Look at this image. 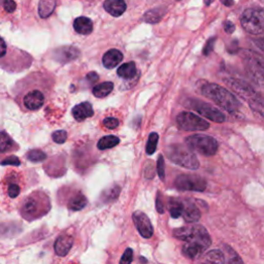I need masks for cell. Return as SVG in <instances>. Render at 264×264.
I'll list each match as a JSON object with an SVG mask.
<instances>
[{
    "mask_svg": "<svg viewBox=\"0 0 264 264\" xmlns=\"http://www.w3.org/2000/svg\"><path fill=\"white\" fill-rule=\"evenodd\" d=\"M201 93L203 96L207 97V98L214 101L215 103H217L223 110L229 113L237 112L240 107V103L237 97L220 85L205 84L202 87Z\"/></svg>",
    "mask_w": 264,
    "mask_h": 264,
    "instance_id": "cell-1",
    "label": "cell"
},
{
    "mask_svg": "<svg viewBox=\"0 0 264 264\" xmlns=\"http://www.w3.org/2000/svg\"><path fill=\"white\" fill-rule=\"evenodd\" d=\"M166 156L171 162L182 168L193 170L199 168V161L196 155L186 145L179 144H170L166 149Z\"/></svg>",
    "mask_w": 264,
    "mask_h": 264,
    "instance_id": "cell-2",
    "label": "cell"
},
{
    "mask_svg": "<svg viewBox=\"0 0 264 264\" xmlns=\"http://www.w3.org/2000/svg\"><path fill=\"white\" fill-rule=\"evenodd\" d=\"M173 237L186 242H196L204 248H209L212 240L208 230L199 224H190L173 230Z\"/></svg>",
    "mask_w": 264,
    "mask_h": 264,
    "instance_id": "cell-3",
    "label": "cell"
},
{
    "mask_svg": "<svg viewBox=\"0 0 264 264\" xmlns=\"http://www.w3.org/2000/svg\"><path fill=\"white\" fill-rule=\"evenodd\" d=\"M186 146L191 151L198 152L203 156H214L217 153L219 144L218 142L210 135L194 134L185 140Z\"/></svg>",
    "mask_w": 264,
    "mask_h": 264,
    "instance_id": "cell-4",
    "label": "cell"
},
{
    "mask_svg": "<svg viewBox=\"0 0 264 264\" xmlns=\"http://www.w3.org/2000/svg\"><path fill=\"white\" fill-rule=\"evenodd\" d=\"M17 100L26 111H37L44 105L46 101V93L38 88L22 89L16 95Z\"/></svg>",
    "mask_w": 264,
    "mask_h": 264,
    "instance_id": "cell-5",
    "label": "cell"
},
{
    "mask_svg": "<svg viewBox=\"0 0 264 264\" xmlns=\"http://www.w3.org/2000/svg\"><path fill=\"white\" fill-rule=\"evenodd\" d=\"M240 23L247 32L257 35L263 32L264 13L262 8H248L240 18Z\"/></svg>",
    "mask_w": 264,
    "mask_h": 264,
    "instance_id": "cell-6",
    "label": "cell"
},
{
    "mask_svg": "<svg viewBox=\"0 0 264 264\" xmlns=\"http://www.w3.org/2000/svg\"><path fill=\"white\" fill-rule=\"evenodd\" d=\"M179 128L186 131H203L210 128V123L191 112H183L177 117Z\"/></svg>",
    "mask_w": 264,
    "mask_h": 264,
    "instance_id": "cell-7",
    "label": "cell"
},
{
    "mask_svg": "<svg viewBox=\"0 0 264 264\" xmlns=\"http://www.w3.org/2000/svg\"><path fill=\"white\" fill-rule=\"evenodd\" d=\"M185 105L189 107V109L197 112L198 114H200L204 118H207L211 121H214L216 123H223L226 119V117L225 115L219 111L216 107L205 103L201 100H197V99H189L187 102L185 103Z\"/></svg>",
    "mask_w": 264,
    "mask_h": 264,
    "instance_id": "cell-8",
    "label": "cell"
},
{
    "mask_svg": "<svg viewBox=\"0 0 264 264\" xmlns=\"http://www.w3.org/2000/svg\"><path fill=\"white\" fill-rule=\"evenodd\" d=\"M50 210V201L44 194H41L40 197H28L26 203L23 207L24 217L35 219L40 216H44Z\"/></svg>",
    "mask_w": 264,
    "mask_h": 264,
    "instance_id": "cell-9",
    "label": "cell"
},
{
    "mask_svg": "<svg viewBox=\"0 0 264 264\" xmlns=\"http://www.w3.org/2000/svg\"><path fill=\"white\" fill-rule=\"evenodd\" d=\"M174 185L181 191L203 192L207 189L208 183L200 175L196 174H180L175 179Z\"/></svg>",
    "mask_w": 264,
    "mask_h": 264,
    "instance_id": "cell-10",
    "label": "cell"
},
{
    "mask_svg": "<svg viewBox=\"0 0 264 264\" xmlns=\"http://www.w3.org/2000/svg\"><path fill=\"white\" fill-rule=\"evenodd\" d=\"M243 64L246 66L248 73L256 81L260 86L263 84V59L257 54L253 52L246 51V54L243 55Z\"/></svg>",
    "mask_w": 264,
    "mask_h": 264,
    "instance_id": "cell-11",
    "label": "cell"
},
{
    "mask_svg": "<svg viewBox=\"0 0 264 264\" xmlns=\"http://www.w3.org/2000/svg\"><path fill=\"white\" fill-rule=\"evenodd\" d=\"M132 220L139 233L144 239H150L153 237L154 228L153 225L146 215L141 211H136L132 214Z\"/></svg>",
    "mask_w": 264,
    "mask_h": 264,
    "instance_id": "cell-12",
    "label": "cell"
},
{
    "mask_svg": "<svg viewBox=\"0 0 264 264\" xmlns=\"http://www.w3.org/2000/svg\"><path fill=\"white\" fill-rule=\"evenodd\" d=\"M79 56L80 51L77 50L76 48L72 46H64L61 48H58L53 52V59L62 64L70 63L77 59Z\"/></svg>",
    "mask_w": 264,
    "mask_h": 264,
    "instance_id": "cell-13",
    "label": "cell"
},
{
    "mask_svg": "<svg viewBox=\"0 0 264 264\" xmlns=\"http://www.w3.org/2000/svg\"><path fill=\"white\" fill-rule=\"evenodd\" d=\"M183 207H182V215L181 216L184 218V220L187 223H196L200 220V211L197 208V205L193 201L186 199L182 200Z\"/></svg>",
    "mask_w": 264,
    "mask_h": 264,
    "instance_id": "cell-14",
    "label": "cell"
},
{
    "mask_svg": "<svg viewBox=\"0 0 264 264\" xmlns=\"http://www.w3.org/2000/svg\"><path fill=\"white\" fill-rule=\"evenodd\" d=\"M230 88L234 90V92H237L240 94L243 98L248 99L249 96H255V91H254L253 88L248 85L246 82L239 81V80H234V79H229L225 81Z\"/></svg>",
    "mask_w": 264,
    "mask_h": 264,
    "instance_id": "cell-15",
    "label": "cell"
},
{
    "mask_svg": "<svg viewBox=\"0 0 264 264\" xmlns=\"http://www.w3.org/2000/svg\"><path fill=\"white\" fill-rule=\"evenodd\" d=\"M72 244H73V239L71 236L63 234V236H60L56 240L54 249L58 256L64 257L72 250Z\"/></svg>",
    "mask_w": 264,
    "mask_h": 264,
    "instance_id": "cell-16",
    "label": "cell"
},
{
    "mask_svg": "<svg viewBox=\"0 0 264 264\" xmlns=\"http://www.w3.org/2000/svg\"><path fill=\"white\" fill-rule=\"evenodd\" d=\"M93 115L94 111L92 104L88 101L77 104L72 109V116L74 120H76L77 122H82L87 118H91Z\"/></svg>",
    "mask_w": 264,
    "mask_h": 264,
    "instance_id": "cell-17",
    "label": "cell"
},
{
    "mask_svg": "<svg viewBox=\"0 0 264 264\" xmlns=\"http://www.w3.org/2000/svg\"><path fill=\"white\" fill-rule=\"evenodd\" d=\"M123 60V54L117 48H111L107 51L102 58L103 66L107 70H113Z\"/></svg>",
    "mask_w": 264,
    "mask_h": 264,
    "instance_id": "cell-18",
    "label": "cell"
},
{
    "mask_svg": "<svg viewBox=\"0 0 264 264\" xmlns=\"http://www.w3.org/2000/svg\"><path fill=\"white\" fill-rule=\"evenodd\" d=\"M103 7L111 16L120 17L125 13L127 6L124 0H105Z\"/></svg>",
    "mask_w": 264,
    "mask_h": 264,
    "instance_id": "cell-19",
    "label": "cell"
},
{
    "mask_svg": "<svg viewBox=\"0 0 264 264\" xmlns=\"http://www.w3.org/2000/svg\"><path fill=\"white\" fill-rule=\"evenodd\" d=\"M73 28L75 32L83 35H88L93 31V23L89 18L79 17L73 22Z\"/></svg>",
    "mask_w": 264,
    "mask_h": 264,
    "instance_id": "cell-20",
    "label": "cell"
},
{
    "mask_svg": "<svg viewBox=\"0 0 264 264\" xmlns=\"http://www.w3.org/2000/svg\"><path fill=\"white\" fill-rule=\"evenodd\" d=\"M207 248L196 242H186L183 247V254L190 259H196L201 256Z\"/></svg>",
    "mask_w": 264,
    "mask_h": 264,
    "instance_id": "cell-21",
    "label": "cell"
},
{
    "mask_svg": "<svg viewBox=\"0 0 264 264\" xmlns=\"http://www.w3.org/2000/svg\"><path fill=\"white\" fill-rule=\"evenodd\" d=\"M165 14H166V7L165 6L154 7L152 9H149V11L144 15L143 20L146 23L156 24L162 20V18L164 17Z\"/></svg>",
    "mask_w": 264,
    "mask_h": 264,
    "instance_id": "cell-22",
    "label": "cell"
},
{
    "mask_svg": "<svg viewBox=\"0 0 264 264\" xmlns=\"http://www.w3.org/2000/svg\"><path fill=\"white\" fill-rule=\"evenodd\" d=\"M117 73L124 80H131L138 73V70L134 62H127L118 68Z\"/></svg>",
    "mask_w": 264,
    "mask_h": 264,
    "instance_id": "cell-23",
    "label": "cell"
},
{
    "mask_svg": "<svg viewBox=\"0 0 264 264\" xmlns=\"http://www.w3.org/2000/svg\"><path fill=\"white\" fill-rule=\"evenodd\" d=\"M56 0H40L38 4V14L43 19L50 17L56 8Z\"/></svg>",
    "mask_w": 264,
    "mask_h": 264,
    "instance_id": "cell-24",
    "label": "cell"
},
{
    "mask_svg": "<svg viewBox=\"0 0 264 264\" xmlns=\"http://www.w3.org/2000/svg\"><path fill=\"white\" fill-rule=\"evenodd\" d=\"M225 256L220 250H212L205 254L201 264H224Z\"/></svg>",
    "mask_w": 264,
    "mask_h": 264,
    "instance_id": "cell-25",
    "label": "cell"
},
{
    "mask_svg": "<svg viewBox=\"0 0 264 264\" xmlns=\"http://www.w3.org/2000/svg\"><path fill=\"white\" fill-rule=\"evenodd\" d=\"M120 144V139L116 135H106L101 138L98 143H97V148L103 151L106 149H112L114 146Z\"/></svg>",
    "mask_w": 264,
    "mask_h": 264,
    "instance_id": "cell-26",
    "label": "cell"
},
{
    "mask_svg": "<svg viewBox=\"0 0 264 264\" xmlns=\"http://www.w3.org/2000/svg\"><path fill=\"white\" fill-rule=\"evenodd\" d=\"M114 89V84L112 82H104L99 85H96L93 88V95L97 98H103L106 97Z\"/></svg>",
    "mask_w": 264,
    "mask_h": 264,
    "instance_id": "cell-27",
    "label": "cell"
},
{
    "mask_svg": "<svg viewBox=\"0 0 264 264\" xmlns=\"http://www.w3.org/2000/svg\"><path fill=\"white\" fill-rule=\"evenodd\" d=\"M87 203H88V200L85 195H83L82 193H79L74 195V196L68 201V209L74 212L81 211L86 207Z\"/></svg>",
    "mask_w": 264,
    "mask_h": 264,
    "instance_id": "cell-28",
    "label": "cell"
},
{
    "mask_svg": "<svg viewBox=\"0 0 264 264\" xmlns=\"http://www.w3.org/2000/svg\"><path fill=\"white\" fill-rule=\"evenodd\" d=\"M121 192V188L119 187L118 185H114L113 187L106 189L102 195H101V200L104 202V203H110L114 200H116L117 198H118L119 194Z\"/></svg>",
    "mask_w": 264,
    "mask_h": 264,
    "instance_id": "cell-29",
    "label": "cell"
},
{
    "mask_svg": "<svg viewBox=\"0 0 264 264\" xmlns=\"http://www.w3.org/2000/svg\"><path fill=\"white\" fill-rule=\"evenodd\" d=\"M15 143L6 132L0 131V153H6L13 149Z\"/></svg>",
    "mask_w": 264,
    "mask_h": 264,
    "instance_id": "cell-30",
    "label": "cell"
},
{
    "mask_svg": "<svg viewBox=\"0 0 264 264\" xmlns=\"http://www.w3.org/2000/svg\"><path fill=\"white\" fill-rule=\"evenodd\" d=\"M182 207H183L182 200H180L178 198H170V200H169V212H170L171 218L177 219V218L181 217Z\"/></svg>",
    "mask_w": 264,
    "mask_h": 264,
    "instance_id": "cell-31",
    "label": "cell"
},
{
    "mask_svg": "<svg viewBox=\"0 0 264 264\" xmlns=\"http://www.w3.org/2000/svg\"><path fill=\"white\" fill-rule=\"evenodd\" d=\"M158 141H159V135L158 133L156 132H152L149 135L148 139V143H146V146H145V153L148 155H153L157 149V144H158Z\"/></svg>",
    "mask_w": 264,
    "mask_h": 264,
    "instance_id": "cell-32",
    "label": "cell"
},
{
    "mask_svg": "<svg viewBox=\"0 0 264 264\" xmlns=\"http://www.w3.org/2000/svg\"><path fill=\"white\" fill-rule=\"evenodd\" d=\"M27 158L32 162H42L47 159V155L41 150H31L28 152Z\"/></svg>",
    "mask_w": 264,
    "mask_h": 264,
    "instance_id": "cell-33",
    "label": "cell"
},
{
    "mask_svg": "<svg viewBox=\"0 0 264 264\" xmlns=\"http://www.w3.org/2000/svg\"><path fill=\"white\" fill-rule=\"evenodd\" d=\"M52 139L56 144H64L67 140V132L65 130H57L52 134Z\"/></svg>",
    "mask_w": 264,
    "mask_h": 264,
    "instance_id": "cell-34",
    "label": "cell"
},
{
    "mask_svg": "<svg viewBox=\"0 0 264 264\" xmlns=\"http://www.w3.org/2000/svg\"><path fill=\"white\" fill-rule=\"evenodd\" d=\"M133 260V251L130 248H127L121 257L120 264H131Z\"/></svg>",
    "mask_w": 264,
    "mask_h": 264,
    "instance_id": "cell-35",
    "label": "cell"
},
{
    "mask_svg": "<svg viewBox=\"0 0 264 264\" xmlns=\"http://www.w3.org/2000/svg\"><path fill=\"white\" fill-rule=\"evenodd\" d=\"M216 40H217L216 36H213L207 42V44H205L202 50V53L204 56H209L214 51V46H215V43H216Z\"/></svg>",
    "mask_w": 264,
    "mask_h": 264,
    "instance_id": "cell-36",
    "label": "cell"
},
{
    "mask_svg": "<svg viewBox=\"0 0 264 264\" xmlns=\"http://www.w3.org/2000/svg\"><path fill=\"white\" fill-rule=\"evenodd\" d=\"M157 173L159 175V178L164 181L165 178V169H164V158L162 155H159L158 160H157Z\"/></svg>",
    "mask_w": 264,
    "mask_h": 264,
    "instance_id": "cell-37",
    "label": "cell"
},
{
    "mask_svg": "<svg viewBox=\"0 0 264 264\" xmlns=\"http://www.w3.org/2000/svg\"><path fill=\"white\" fill-rule=\"evenodd\" d=\"M103 126L107 129H116L119 126V120L116 118H105L103 120Z\"/></svg>",
    "mask_w": 264,
    "mask_h": 264,
    "instance_id": "cell-38",
    "label": "cell"
},
{
    "mask_svg": "<svg viewBox=\"0 0 264 264\" xmlns=\"http://www.w3.org/2000/svg\"><path fill=\"white\" fill-rule=\"evenodd\" d=\"M3 5V8H4V11L6 13H14L16 11V8H17V4L16 2L14 1V0H4V2L2 3Z\"/></svg>",
    "mask_w": 264,
    "mask_h": 264,
    "instance_id": "cell-39",
    "label": "cell"
},
{
    "mask_svg": "<svg viewBox=\"0 0 264 264\" xmlns=\"http://www.w3.org/2000/svg\"><path fill=\"white\" fill-rule=\"evenodd\" d=\"M0 164H1V165L19 166V165L21 164V161H20V159H19L18 157H16V156H9V157H7L6 159H4Z\"/></svg>",
    "mask_w": 264,
    "mask_h": 264,
    "instance_id": "cell-40",
    "label": "cell"
},
{
    "mask_svg": "<svg viewBox=\"0 0 264 264\" xmlns=\"http://www.w3.org/2000/svg\"><path fill=\"white\" fill-rule=\"evenodd\" d=\"M20 194V187L17 184H11L8 187V195L11 198H16Z\"/></svg>",
    "mask_w": 264,
    "mask_h": 264,
    "instance_id": "cell-41",
    "label": "cell"
},
{
    "mask_svg": "<svg viewBox=\"0 0 264 264\" xmlns=\"http://www.w3.org/2000/svg\"><path fill=\"white\" fill-rule=\"evenodd\" d=\"M156 210L159 214H163L164 213V204L161 200V194L160 192L157 193V197H156Z\"/></svg>",
    "mask_w": 264,
    "mask_h": 264,
    "instance_id": "cell-42",
    "label": "cell"
},
{
    "mask_svg": "<svg viewBox=\"0 0 264 264\" xmlns=\"http://www.w3.org/2000/svg\"><path fill=\"white\" fill-rule=\"evenodd\" d=\"M223 26H224L225 31H226V32L229 33V34L233 33L234 30H236V25H234L231 21H228V20H227V21H225L224 24H223Z\"/></svg>",
    "mask_w": 264,
    "mask_h": 264,
    "instance_id": "cell-43",
    "label": "cell"
},
{
    "mask_svg": "<svg viewBox=\"0 0 264 264\" xmlns=\"http://www.w3.org/2000/svg\"><path fill=\"white\" fill-rule=\"evenodd\" d=\"M6 50H7V46L4 42V40L2 37H0V58H2L5 56L6 54Z\"/></svg>",
    "mask_w": 264,
    "mask_h": 264,
    "instance_id": "cell-44",
    "label": "cell"
},
{
    "mask_svg": "<svg viewBox=\"0 0 264 264\" xmlns=\"http://www.w3.org/2000/svg\"><path fill=\"white\" fill-rule=\"evenodd\" d=\"M87 80L90 83H95L99 80V75L97 74L95 72H91L87 74Z\"/></svg>",
    "mask_w": 264,
    "mask_h": 264,
    "instance_id": "cell-45",
    "label": "cell"
},
{
    "mask_svg": "<svg viewBox=\"0 0 264 264\" xmlns=\"http://www.w3.org/2000/svg\"><path fill=\"white\" fill-rule=\"evenodd\" d=\"M229 264H243V262L236 253H233V256L229 257Z\"/></svg>",
    "mask_w": 264,
    "mask_h": 264,
    "instance_id": "cell-46",
    "label": "cell"
},
{
    "mask_svg": "<svg viewBox=\"0 0 264 264\" xmlns=\"http://www.w3.org/2000/svg\"><path fill=\"white\" fill-rule=\"evenodd\" d=\"M221 2H222L224 5H226V6H232V5L234 4L233 0H221Z\"/></svg>",
    "mask_w": 264,
    "mask_h": 264,
    "instance_id": "cell-47",
    "label": "cell"
},
{
    "mask_svg": "<svg viewBox=\"0 0 264 264\" xmlns=\"http://www.w3.org/2000/svg\"><path fill=\"white\" fill-rule=\"evenodd\" d=\"M213 1H214V0H204V4L207 6H210Z\"/></svg>",
    "mask_w": 264,
    "mask_h": 264,
    "instance_id": "cell-48",
    "label": "cell"
},
{
    "mask_svg": "<svg viewBox=\"0 0 264 264\" xmlns=\"http://www.w3.org/2000/svg\"><path fill=\"white\" fill-rule=\"evenodd\" d=\"M4 2V0H0V4H2Z\"/></svg>",
    "mask_w": 264,
    "mask_h": 264,
    "instance_id": "cell-49",
    "label": "cell"
}]
</instances>
